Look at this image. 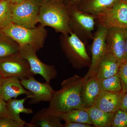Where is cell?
I'll use <instances>...</instances> for the list:
<instances>
[{"label":"cell","mask_w":127,"mask_h":127,"mask_svg":"<svg viewBox=\"0 0 127 127\" xmlns=\"http://www.w3.org/2000/svg\"><path fill=\"white\" fill-rule=\"evenodd\" d=\"M83 77L75 75L64 80L61 88L56 91L49 108L58 116L74 109L85 108L82 97Z\"/></svg>","instance_id":"6da1fadb"},{"label":"cell","mask_w":127,"mask_h":127,"mask_svg":"<svg viewBox=\"0 0 127 127\" xmlns=\"http://www.w3.org/2000/svg\"><path fill=\"white\" fill-rule=\"evenodd\" d=\"M38 23L44 27L52 28L56 32L64 34L72 32L69 27L67 6L63 2H43L39 11Z\"/></svg>","instance_id":"7a4b0ae2"},{"label":"cell","mask_w":127,"mask_h":127,"mask_svg":"<svg viewBox=\"0 0 127 127\" xmlns=\"http://www.w3.org/2000/svg\"><path fill=\"white\" fill-rule=\"evenodd\" d=\"M0 30L19 46L28 45L37 52L43 47L47 36V31L40 24L34 28H29L10 21L0 28Z\"/></svg>","instance_id":"3957f363"},{"label":"cell","mask_w":127,"mask_h":127,"mask_svg":"<svg viewBox=\"0 0 127 127\" xmlns=\"http://www.w3.org/2000/svg\"><path fill=\"white\" fill-rule=\"evenodd\" d=\"M59 42L62 51L74 68L90 67L91 59L87 52L85 43L75 34H62Z\"/></svg>","instance_id":"277c9868"},{"label":"cell","mask_w":127,"mask_h":127,"mask_svg":"<svg viewBox=\"0 0 127 127\" xmlns=\"http://www.w3.org/2000/svg\"><path fill=\"white\" fill-rule=\"evenodd\" d=\"M43 2L42 0H23L18 3H11V21L25 27H36Z\"/></svg>","instance_id":"5b68a950"},{"label":"cell","mask_w":127,"mask_h":127,"mask_svg":"<svg viewBox=\"0 0 127 127\" xmlns=\"http://www.w3.org/2000/svg\"><path fill=\"white\" fill-rule=\"evenodd\" d=\"M71 31L84 43L92 39L96 16L86 13L71 4L66 5Z\"/></svg>","instance_id":"8992f818"},{"label":"cell","mask_w":127,"mask_h":127,"mask_svg":"<svg viewBox=\"0 0 127 127\" xmlns=\"http://www.w3.org/2000/svg\"><path fill=\"white\" fill-rule=\"evenodd\" d=\"M37 52L33 47L28 45L20 46L18 54L21 58L26 59L30 65L31 72L34 75H41L46 82L50 83L57 75L55 66L43 63L38 58Z\"/></svg>","instance_id":"52a82bcc"},{"label":"cell","mask_w":127,"mask_h":127,"mask_svg":"<svg viewBox=\"0 0 127 127\" xmlns=\"http://www.w3.org/2000/svg\"><path fill=\"white\" fill-rule=\"evenodd\" d=\"M99 25L107 29L113 27L127 29V2L120 0L112 7L96 16Z\"/></svg>","instance_id":"ba28073f"},{"label":"cell","mask_w":127,"mask_h":127,"mask_svg":"<svg viewBox=\"0 0 127 127\" xmlns=\"http://www.w3.org/2000/svg\"><path fill=\"white\" fill-rule=\"evenodd\" d=\"M127 29L113 27L107 29L106 37V53L120 63L124 61Z\"/></svg>","instance_id":"9c48e42d"},{"label":"cell","mask_w":127,"mask_h":127,"mask_svg":"<svg viewBox=\"0 0 127 127\" xmlns=\"http://www.w3.org/2000/svg\"><path fill=\"white\" fill-rule=\"evenodd\" d=\"M107 29L98 25L96 31L93 34L91 45V65L83 78L85 80L95 75L96 69L106 53V37Z\"/></svg>","instance_id":"30bf717a"},{"label":"cell","mask_w":127,"mask_h":127,"mask_svg":"<svg viewBox=\"0 0 127 127\" xmlns=\"http://www.w3.org/2000/svg\"><path fill=\"white\" fill-rule=\"evenodd\" d=\"M0 75L4 78L16 77L20 80L34 76L28 62L19 54L0 61Z\"/></svg>","instance_id":"8fae6325"},{"label":"cell","mask_w":127,"mask_h":127,"mask_svg":"<svg viewBox=\"0 0 127 127\" xmlns=\"http://www.w3.org/2000/svg\"><path fill=\"white\" fill-rule=\"evenodd\" d=\"M20 82L22 86L32 94V97L30 98V104H37L41 102H50L56 92L50 83H41L35 79L34 76L21 79Z\"/></svg>","instance_id":"7c38bea8"},{"label":"cell","mask_w":127,"mask_h":127,"mask_svg":"<svg viewBox=\"0 0 127 127\" xmlns=\"http://www.w3.org/2000/svg\"><path fill=\"white\" fill-rule=\"evenodd\" d=\"M61 120L59 116L49 107L43 108L34 114L27 126L29 127H63Z\"/></svg>","instance_id":"4fadbf2b"},{"label":"cell","mask_w":127,"mask_h":127,"mask_svg":"<svg viewBox=\"0 0 127 127\" xmlns=\"http://www.w3.org/2000/svg\"><path fill=\"white\" fill-rule=\"evenodd\" d=\"M102 91L99 80L95 75L85 80L82 88V100L84 108L93 106Z\"/></svg>","instance_id":"5bb4252c"},{"label":"cell","mask_w":127,"mask_h":127,"mask_svg":"<svg viewBox=\"0 0 127 127\" xmlns=\"http://www.w3.org/2000/svg\"><path fill=\"white\" fill-rule=\"evenodd\" d=\"M32 96V93L27 90L21 84L20 80L16 77L4 78L1 86V97L6 102L20 95Z\"/></svg>","instance_id":"9a60e30c"},{"label":"cell","mask_w":127,"mask_h":127,"mask_svg":"<svg viewBox=\"0 0 127 127\" xmlns=\"http://www.w3.org/2000/svg\"><path fill=\"white\" fill-rule=\"evenodd\" d=\"M123 93H113L102 91L93 106L108 113H114L120 109Z\"/></svg>","instance_id":"2e32d148"},{"label":"cell","mask_w":127,"mask_h":127,"mask_svg":"<svg viewBox=\"0 0 127 127\" xmlns=\"http://www.w3.org/2000/svg\"><path fill=\"white\" fill-rule=\"evenodd\" d=\"M32 97V95L27 96L26 97L22 99L12 98L6 101V109L9 117L18 123L22 127H24L25 125L27 126V123L21 118L20 114L24 113L29 114L33 113L32 109L25 107L24 105L27 99Z\"/></svg>","instance_id":"e0dca14e"},{"label":"cell","mask_w":127,"mask_h":127,"mask_svg":"<svg viewBox=\"0 0 127 127\" xmlns=\"http://www.w3.org/2000/svg\"><path fill=\"white\" fill-rule=\"evenodd\" d=\"M120 64L117 59L106 54L98 66L94 75L98 80L112 76L118 73Z\"/></svg>","instance_id":"ac0fdd59"},{"label":"cell","mask_w":127,"mask_h":127,"mask_svg":"<svg viewBox=\"0 0 127 127\" xmlns=\"http://www.w3.org/2000/svg\"><path fill=\"white\" fill-rule=\"evenodd\" d=\"M86 109L94 127H112L114 113L104 112L95 106Z\"/></svg>","instance_id":"d6986e66"},{"label":"cell","mask_w":127,"mask_h":127,"mask_svg":"<svg viewBox=\"0 0 127 127\" xmlns=\"http://www.w3.org/2000/svg\"><path fill=\"white\" fill-rule=\"evenodd\" d=\"M120 0H88L78 7L86 13L96 16L98 14L112 7Z\"/></svg>","instance_id":"ffe728a7"},{"label":"cell","mask_w":127,"mask_h":127,"mask_svg":"<svg viewBox=\"0 0 127 127\" xmlns=\"http://www.w3.org/2000/svg\"><path fill=\"white\" fill-rule=\"evenodd\" d=\"M20 46L0 30V61L18 55Z\"/></svg>","instance_id":"44dd1931"},{"label":"cell","mask_w":127,"mask_h":127,"mask_svg":"<svg viewBox=\"0 0 127 127\" xmlns=\"http://www.w3.org/2000/svg\"><path fill=\"white\" fill-rule=\"evenodd\" d=\"M59 117L65 122L83 123L93 125L86 108L72 109L61 114Z\"/></svg>","instance_id":"7402d4cb"},{"label":"cell","mask_w":127,"mask_h":127,"mask_svg":"<svg viewBox=\"0 0 127 127\" xmlns=\"http://www.w3.org/2000/svg\"><path fill=\"white\" fill-rule=\"evenodd\" d=\"M99 81L102 91L113 93L122 92V85L118 73L111 77Z\"/></svg>","instance_id":"603a6c76"},{"label":"cell","mask_w":127,"mask_h":127,"mask_svg":"<svg viewBox=\"0 0 127 127\" xmlns=\"http://www.w3.org/2000/svg\"><path fill=\"white\" fill-rule=\"evenodd\" d=\"M10 4L9 0L0 1V28L11 21Z\"/></svg>","instance_id":"cb8c5ba5"},{"label":"cell","mask_w":127,"mask_h":127,"mask_svg":"<svg viewBox=\"0 0 127 127\" xmlns=\"http://www.w3.org/2000/svg\"><path fill=\"white\" fill-rule=\"evenodd\" d=\"M112 127H127V112L119 109L114 113Z\"/></svg>","instance_id":"d4e9b609"},{"label":"cell","mask_w":127,"mask_h":127,"mask_svg":"<svg viewBox=\"0 0 127 127\" xmlns=\"http://www.w3.org/2000/svg\"><path fill=\"white\" fill-rule=\"evenodd\" d=\"M123 93L127 92V61H124L119 65L118 73Z\"/></svg>","instance_id":"484cf974"},{"label":"cell","mask_w":127,"mask_h":127,"mask_svg":"<svg viewBox=\"0 0 127 127\" xmlns=\"http://www.w3.org/2000/svg\"><path fill=\"white\" fill-rule=\"evenodd\" d=\"M0 127H22L18 123L9 117H0Z\"/></svg>","instance_id":"4316f807"},{"label":"cell","mask_w":127,"mask_h":127,"mask_svg":"<svg viewBox=\"0 0 127 127\" xmlns=\"http://www.w3.org/2000/svg\"><path fill=\"white\" fill-rule=\"evenodd\" d=\"M93 125L88 124L72 122H65L63 127H93Z\"/></svg>","instance_id":"83f0119b"},{"label":"cell","mask_w":127,"mask_h":127,"mask_svg":"<svg viewBox=\"0 0 127 127\" xmlns=\"http://www.w3.org/2000/svg\"><path fill=\"white\" fill-rule=\"evenodd\" d=\"M6 102L0 97V117H9L6 109Z\"/></svg>","instance_id":"f1b7e54d"},{"label":"cell","mask_w":127,"mask_h":127,"mask_svg":"<svg viewBox=\"0 0 127 127\" xmlns=\"http://www.w3.org/2000/svg\"><path fill=\"white\" fill-rule=\"evenodd\" d=\"M120 109L127 112V92L123 93L120 102Z\"/></svg>","instance_id":"f546056e"},{"label":"cell","mask_w":127,"mask_h":127,"mask_svg":"<svg viewBox=\"0 0 127 127\" xmlns=\"http://www.w3.org/2000/svg\"><path fill=\"white\" fill-rule=\"evenodd\" d=\"M88 0H70L68 4H71L79 7L85 4Z\"/></svg>","instance_id":"4dcf8cb0"},{"label":"cell","mask_w":127,"mask_h":127,"mask_svg":"<svg viewBox=\"0 0 127 127\" xmlns=\"http://www.w3.org/2000/svg\"><path fill=\"white\" fill-rule=\"evenodd\" d=\"M124 61H127V38L126 42V47H125V56H124Z\"/></svg>","instance_id":"1f68e13d"},{"label":"cell","mask_w":127,"mask_h":127,"mask_svg":"<svg viewBox=\"0 0 127 127\" xmlns=\"http://www.w3.org/2000/svg\"><path fill=\"white\" fill-rule=\"evenodd\" d=\"M4 78L2 77V76L0 75V97H1V86H2V82L3 81Z\"/></svg>","instance_id":"d6a6232c"},{"label":"cell","mask_w":127,"mask_h":127,"mask_svg":"<svg viewBox=\"0 0 127 127\" xmlns=\"http://www.w3.org/2000/svg\"><path fill=\"white\" fill-rule=\"evenodd\" d=\"M9 0L11 3L14 4V3H17L21 2L23 0Z\"/></svg>","instance_id":"836d02e7"},{"label":"cell","mask_w":127,"mask_h":127,"mask_svg":"<svg viewBox=\"0 0 127 127\" xmlns=\"http://www.w3.org/2000/svg\"><path fill=\"white\" fill-rule=\"evenodd\" d=\"M43 2H45V1H48L50 0L57 1H61V2H64V0H42Z\"/></svg>","instance_id":"e575fe53"},{"label":"cell","mask_w":127,"mask_h":127,"mask_svg":"<svg viewBox=\"0 0 127 127\" xmlns=\"http://www.w3.org/2000/svg\"><path fill=\"white\" fill-rule=\"evenodd\" d=\"M70 0H64V2L66 5L68 4L70 2Z\"/></svg>","instance_id":"d590c367"},{"label":"cell","mask_w":127,"mask_h":127,"mask_svg":"<svg viewBox=\"0 0 127 127\" xmlns=\"http://www.w3.org/2000/svg\"><path fill=\"white\" fill-rule=\"evenodd\" d=\"M123 0L124 1H126L127 2V0Z\"/></svg>","instance_id":"8d00e7d4"},{"label":"cell","mask_w":127,"mask_h":127,"mask_svg":"<svg viewBox=\"0 0 127 127\" xmlns=\"http://www.w3.org/2000/svg\"><path fill=\"white\" fill-rule=\"evenodd\" d=\"M7 0H0V1Z\"/></svg>","instance_id":"74e56055"}]
</instances>
